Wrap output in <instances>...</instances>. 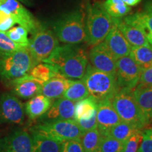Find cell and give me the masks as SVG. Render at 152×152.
Segmentation results:
<instances>
[{
    "label": "cell",
    "instance_id": "cell-8",
    "mask_svg": "<svg viewBox=\"0 0 152 152\" xmlns=\"http://www.w3.org/2000/svg\"><path fill=\"white\" fill-rule=\"evenodd\" d=\"M58 45L56 35L50 30L39 26L32 33L28 48L36 65L46 60Z\"/></svg>",
    "mask_w": 152,
    "mask_h": 152
},
{
    "label": "cell",
    "instance_id": "cell-4",
    "mask_svg": "<svg viewBox=\"0 0 152 152\" xmlns=\"http://www.w3.org/2000/svg\"><path fill=\"white\" fill-rule=\"evenodd\" d=\"M54 34L61 42L78 45L86 41L85 15L80 9L68 13L54 25Z\"/></svg>",
    "mask_w": 152,
    "mask_h": 152
},
{
    "label": "cell",
    "instance_id": "cell-15",
    "mask_svg": "<svg viewBox=\"0 0 152 152\" xmlns=\"http://www.w3.org/2000/svg\"><path fill=\"white\" fill-rule=\"evenodd\" d=\"M122 18L127 23L140 28L146 36L149 45L152 46V0L145 3L142 11Z\"/></svg>",
    "mask_w": 152,
    "mask_h": 152
},
{
    "label": "cell",
    "instance_id": "cell-30",
    "mask_svg": "<svg viewBox=\"0 0 152 152\" xmlns=\"http://www.w3.org/2000/svg\"><path fill=\"white\" fill-rule=\"evenodd\" d=\"M103 6L110 16L116 18L125 16L131 10L130 7L123 0H106Z\"/></svg>",
    "mask_w": 152,
    "mask_h": 152
},
{
    "label": "cell",
    "instance_id": "cell-17",
    "mask_svg": "<svg viewBox=\"0 0 152 152\" xmlns=\"http://www.w3.org/2000/svg\"><path fill=\"white\" fill-rule=\"evenodd\" d=\"M9 84L11 86L13 94L23 99H30L41 94L42 87V84L30 74L19 77Z\"/></svg>",
    "mask_w": 152,
    "mask_h": 152
},
{
    "label": "cell",
    "instance_id": "cell-37",
    "mask_svg": "<svg viewBox=\"0 0 152 152\" xmlns=\"http://www.w3.org/2000/svg\"><path fill=\"white\" fill-rule=\"evenodd\" d=\"M138 84L143 86H152V65L142 70Z\"/></svg>",
    "mask_w": 152,
    "mask_h": 152
},
{
    "label": "cell",
    "instance_id": "cell-39",
    "mask_svg": "<svg viewBox=\"0 0 152 152\" xmlns=\"http://www.w3.org/2000/svg\"><path fill=\"white\" fill-rule=\"evenodd\" d=\"M138 152H152V137L144 132Z\"/></svg>",
    "mask_w": 152,
    "mask_h": 152
},
{
    "label": "cell",
    "instance_id": "cell-14",
    "mask_svg": "<svg viewBox=\"0 0 152 152\" xmlns=\"http://www.w3.org/2000/svg\"><path fill=\"white\" fill-rule=\"evenodd\" d=\"M121 121L110 99L97 102L96 124L102 136L108 135L111 128Z\"/></svg>",
    "mask_w": 152,
    "mask_h": 152
},
{
    "label": "cell",
    "instance_id": "cell-5",
    "mask_svg": "<svg viewBox=\"0 0 152 152\" xmlns=\"http://www.w3.org/2000/svg\"><path fill=\"white\" fill-rule=\"evenodd\" d=\"M110 99L121 121L142 130L149 125L133 96L132 90L120 88Z\"/></svg>",
    "mask_w": 152,
    "mask_h": 152
},
{
    "label": "cell",
    "instance_id": "cell-20",
    "mask_svg": "<svg viewBox=\"0 0 152 152\" xmlns=\"http://www.w3.org/2000/svg\"><path fill=\"white\" fill-rule=\"evenodd\" d=\"M113 18V17H112ZM113 21L124 35L131 47H140L149 45L147 37L143 32L136 26L125 23L122 18H113Z\"/></svg>",
    "mask_w": 152,
    "mask_h": 152
},
{
    "label": "cell",
    "instance_id": "cell-36",
    "mask_svg": "<svg viewBox=\"0 0 152 152\" xmlns=\"http://www.w3.org/2000/svg\"><path fill=\"white\" fill-rule=\"evenodd\" d=\"M16 24V20L4 11L0 10V31L7 32Z\"/></svg>",
    "mask_w": 152,
    "mask_h": 152
},
{
    "label": "cell",
    "instance_id": "cell-41",
    "mask_svg": "<svg viewBox=\"0 0 152 152\" xmlns=\"http://www.w3.org/2000/svg\"><path fill=\"white\" fill-rule=\"evenodd\" d=\"M144 132H145V133H147V134H149V135L152 137V128H149V129H147V130H144Z\"/></svg>",
    "mask_w": 152,
    "mask_h": 152
},
{
    "label": "cell",
    "instance_id": "cell-9",
    "mask_svg": "<svg viewBox=\"0 0 152 152\" xmlns=\"http://www.w3.org/2000/svg\"><path fill=\"white\" fill-rule=\"evenodd\" d=\"M142 70L130 55L117 59L115 77L118 88L133 90L138 84Z\"/></svg>",
    "mask_w": 152,
    "mask_h": 152
},
{
    "label": "cell",
    "instance_id": "cell-32",
    "mask_svg": "<svg viewBox=\"0 0 152 152\" xmlns=\"http://www.w3.org/2000/svg\"><path fill=\"white\" fill-rule=\"evenodd\" d=\"M7 36L14 42L24 47H28L29 44L28 39V31L23 26H17V27L11 28L8 31L5 32Z\"/></svg>",
    "mask_w": 152,
    "mask_h": 152
},
{
    "label": "cell",
    "instance_id": "cell-24",
    "mask_svg": "<svg viewBox=\"0 0 152 152\" xmlns=\"http://www.w3.org/2000/svg\"><path fill=\"white\" fill-rule=\"evenodd\" d=\"M97 102L91 96L76 102L74 109V120L87 121L96 115Z\"/></svg>",
    "mask_w": 152,
    "mask_h": 152
},
{
    "label": "cell",
    "instance_id": "cell-27",
    "mask_svg": "<svg viewBox=\"0 0 152 152\" xmlns=\"http://www.w3.org/2000/svg\"><path fill=\"white\" fill-rule=\"evenodd\" d=\"M29 74L43 85L45 82L60 73L53 66L42 62L34 66Z\"/></svg>",
    "mask_w": 152,
    "mask_h": 152
},
{
    "label": "cell",
    "instance_id": "cell-34",
    "mask_svg": "<svg viewBox=\"0 0 152 152\" xmlns=\"http://www.w3.org/2000/svg\"><path fill=\"white\" fill-rule=\"evenodd\" d=\"M143 130H138L125 142L122 152H138L139 147L143 139Z\"/></svg>",
    "mask_w": 152,
    "mask_h": 152
},
{
    "label": "cell",
    "instance_id": "cell-13",
    "mask_svg": "<svg viewBox=\"0 0 152 152\" xmlns=\"http://www.w3.org/2000/svg\"><path fill=\"white\" fill-rule=\"evenodd\" d=\"M31 134L24 130H16L0 138V152H32Z\"/></svg>",
    "mask_w": 152,
    "mask_h": 152
},
{
    "label": "cell",
    "instance_id": "cell-40",
    "mask_svg": "<svg viewBox=\"0 0 152 152\" xmlns=\"http://www.w3.org/2000/svg\"><path fill=\"white\" fill-rule=\"evenodd\" d=\"M124 2L127 5L131 6V7H133V6H135L138 4L142 0H123Z\"/></svg>",
    "mask_w": 152,
    "mask_h": 152
},
{
    "label": "cell",
    "instance_id": "cell-42",
    "mask_svg": "<svg viewBox=\"0 0 152 152\" xmlns=\"http://www.w3.org/2000/svg\"><path fill=\"white\" fill-rule=\"evenodd\" d=\"M19 1H23V2H24V3H28V0H19Z\"/></svg>",
    "mask_w": 152,
    "mask_h": 152
},
{
    "label": "cell",
    "instance_id": "cell-26",
    "mask_svg": "<svg viewBox=\"0 0 152 152\" xmlns=\"http://www.w3.org/2000/svg\"><path fill=\"white\" fill-rule=\"evenodd\" d=\"M130 56L142 69L149 67L152 65V46L132 47Z\"/></svg>",
    "mask_w": 152,
    "mask_h": 152
},
{
    "label": "cell",
    "instance_id": "cell-16",
    "mask_svg": "<svg viewBox=\"0 0 152 152\" xmlns=\"http://www.w3.org/2000/svg\"><path fill=\"white\" fill-rule=\"evenodd\" d=\"M103 42L116 59L130 55L132 47L113 20L111 29Z\"/></svg>",
    "mask_w": 152,
    "mask_h": 152
},
{
    "label": "cell",
    "instance_id": "cell-21",
    "mask_svg": "<svg viewBox=\"0 0 152 152\" xmlns=\"http://www.w3.org/2000/svg\"><path fill=\"white\" fill-rule=\"evenodd\" d=\"M52 99L39 94L30 99L25 105V113L31 121L39 119L50 109Z\"/></svg>",
    "mask_w": 152,
    "mask_h": 152
},
{
    "label": "cell",
    "instance_id": "cell-7",
    "mask_svg": "<svg viewBox=\"0 0 152 152\" xmlns=\"http://www.w3.org/2000/svg\"><path fill=\"white\" fill-rule=\"evenodd\" d=\"M32 129L60 142L80 138L84 133L75 120L39 122Z\"/></svg>",
    "mask_w": 152,
    "mask_h": 152
},
{
    "label": "cell",
    "instance_id": "cell-18",
    "mask_svg": "<svg viewBox=\"0 0 152 152\" xmlns=\"http://www.w3.org/2000/svg\"><path fill=\"white\" fill-rule=\"evenodd\" d=\"M75 102L61 97L52 103L50 109L41 118L39 122L59 120H74Z\"/></svg>",
    "mask_w": 152,
    "mask_h": 152
},
{
    "label": "cell",
    "instance_id": "cell-31",
    "mask_svg": "<svg viewBox=\"0 0 152 152\" xmlns=\"http://www.w3.org/2000/svg\"><path fill=\"white\" fill-rule=\"evenodd\" d=\"M125 142H123L109 135L102 136L101 140L100 152H122Z\"/></svg>",
    "mask_w": 152,
    "mask_h": 152
},
{
    "label": "cell",
    "instance_id": "cell-35",
    "mask_svg": "<svg viewBox=\"0 0 152 152\" xmlns=\"http://www.w3.org/2000/svg\"><path fill=\"white\" fill-rule=\"evenodd\" d=\"M61 152H85L80 139L66 140L61 142Z\"/></svg>",
    "mask_w": 152,
    "mask_h": 152
},
{
    "label": "cell",
    "instance_id": "cell-3",
    "mask_svg": "<svg viewBox=\"0 0 152 152\" xmlns=\"http://www.w3.org/2000/svg\"><path fill=\"white\" fill-rule=\"evenodd\" d=\"M35 66L28 47L12 52L0 53V79L10 83L29 74Z\"/></svg>",
    "mask_w": 152,
    "mask_h": 152
},
{
    "label": "cell",
    "instance_id": "cell-6",
    "mask_svg": "<svg viewBox=\"0 0 152 152\" xmlns=\"http://www.w3.org/2000/svg\"><path fill=\"white\" fill-rule=\"evenodd\" d=\"M90 95L96 102L111 99L118 90L115 75L99 71L88 64L82 78Z\"/></svg>",
    "mask_w": 152,
    "mask_h": 152
},
{
    "label": "cell",
    "instance_id": "cell-22",
    "mask_svg": "<svg viewBox=\"0 0 152 152\" xmlns=\"http://www.w3.org/2000/svg\"><path fill=\"white\" fill-rule=\"evenodd\" d=\"M133 96L149 124L152 119V86L137 84L132 90Z\"/></svg>",
    "mask_w": 152,
    "mask_h": 152
},
{
    "label": "cell",
    "instance_id": "cell-29",
    "mask_svg": "<svg viewBox=\"0 0 152 152\" xmlns=\"http://www.w3.org/2000/svg\"><path fill=\"white\" fill-rule=\"evenodd\" d=\"M138 130H139L136 127L128 123L121 121L111 128L108 135L116 139L119 141L125 142L133 134L137 132Z\"/></svg>",
    "mask_w": 152,
    "mask_h": 152
},
{
    "label": "cell",
    "instance_id": "cell-12",
    "mask_svg": "<svg viewBox=\"0 0 152 152\" xmlns=\"http://www.w3.org/2000/svg\"><path fill=\"white\" fill-rule=\"evenodd\" d=\"M88 60L96 69L115 75L117 59L104 42L93 46L89 53Z\"/></svg>",
    "mask_w": 152,
    "mask_h": 152
},
{
    "label": "cell",
    "instance_id": "cell-23",
    "mask_svg": "<svg viewBox=\"0 0 152 152\" xmlns=\"http://www.w3.org/2000/svg\"><path fill=\"white\" fill-rule=\"evenodd\" d=\"M32 152H61V142L31 129Z\"/></svg>",
    "mask_w": 152,
    "mask_h": 152
},
{
    "label": "cell",
    "instance_id": "cell-2",
    "mask_svg": "<svg viewBox=\"0 0 152 152\" xmlns=\"http://www.w3.org/2000/svg\"><path fill=\"white\" fill-rule=\"evenodd\" d=\"M113 26V18L104 9L103 4L94 2L87 6L85 18L86 42L89 45L103 42Z\"/></svg>",
    "mask_w": 152,
    "mask_h": 152
},
{
    "label": "cell",
    "instance_id": "cell-28",
    "mask_svg": "<svg viewBox=\"0 0 152 152\" xmlns=\"http://www.w3.org/2000/svg\"><path fill=\"white\" fill-rule=\"evenodd\" d=\"M90 96L86 85L81 80H73L72 83L66 90L62 97L69 99L73 102H77Z\"/></svg>",
    "mask_w": 152,
    "mask_h": 152
},
{
    "label": "cell",
    "instance_id": "cell-43",
    "mask_svg": "<svg viewBox=\"0 0 152 152\" xmlns=\"http://www.w3.org/2000/svg\"><path fill=\"white\" fill-rule=\"evenodd\" d=\"M151 123L152 124V119H151Z\"/></svg>",
    "mask_w": 152,
    "mask_h": 152
},
{
    "label": "cell",
    "instance_id": "cell-1",
    "mask_svg": "<svg viewBox=\"0 0 152 152\" xmlns=\"http://www.w3.org/2000/svg\"><path fill=\"white\" fill-rule=\"evenodd\" d=\"M54 66L61 75L70 80H81L88 65V56L83 47L66 44L56 47L43 61Z\"/></svg>",
    "mask_w": 152,
    "mask_h": 152
},
{
    "label": "cell",
    "instance_id": "cell-25",
    "mask_svg": "<svg viewBox=\"0 0 152 152\" xmlns=\"http://www.w3.org/2000/svg\"><path fill=\"white\" fill-rule=\"evenodd\" d=\"M102 135L97 128L87 131L80 137L82 146L85 152H100L99 147Z\"/></svg>",
    "mask_w": 152,
    "mask_h": 152
},
{
    "label": "cell",
    "instance_id": "cell-11",
    "mask_svg": "<svg viewBox=\"0 0 152 152\" xmlns=\"http://www.w3.org/2000/svg\"><path fill=\"white\" fill-rule=\"evenodd\" d=\"M0 10L11 15L16 23L26 28L28 33H33L40 26L18 0H0Z\"/></svg>",
    "mask_w": 152,
    "mask_h": 152
},
{
    "label": "cell",
    "instance_id": "cell-33",
    "mask_svg": "<svg viewBox=\"0 0 152 152\" xmlns=\"http://www.w3.org/2000/svg\"><path fill=\"white\" fill-rule=\"evenodd\" d=\"M24 47L13 42L4 32L0 31V53L12 52Z\"/></svg>",
    "mask_w": 152,
    "mask_h": 152
},
{
    "label": "cell",
    "instance_id": "cell-38",
    "mask_svg": "<svg viewBox=\"0 0 152 152\" xmlns=\"http://www.w3.org/2000/svg\"><path fill=\"white\" fill-rule=\"evenodd\" d=\"M78 124L79 127L83 132H87L92 129L97 128V124H96V115H94L92 118L87 121H76Z\"/></svg>",
    "mask_w": 152,
    "mask_h": 152
},
{
    "label": "cell",
    "instance_id": "cell-19",
    "mask_svg": "<svg viewBox=\"0 0 152 152\" xmlns=\"http://www.w3.org/2000/svg\"><path fill=\"white\" fill-rule=\"evenodd\" d=\"M72 82L73 80L66 78L61 74H58L44 83L41 94L52 100L61 98Z\"/></svg>",
    "mask_w": 152,
    "mask_h": 152
},
{
    "label": "cell",
    "instance_id": "cell-10",
    "mask_svg": "<svg viewBox=\"0 0 152 152\" xmlns=\"http://www.w3.org/2000/svg\"><path fill=\"white\" fill-rule=\"evenodd\" d=\"M25 119L22 102L14 94L4 93L0 96V123L20 125Z\"/></svg>",
    "mask_w": 152,
    "mask_h": 152
}]
</instances>
